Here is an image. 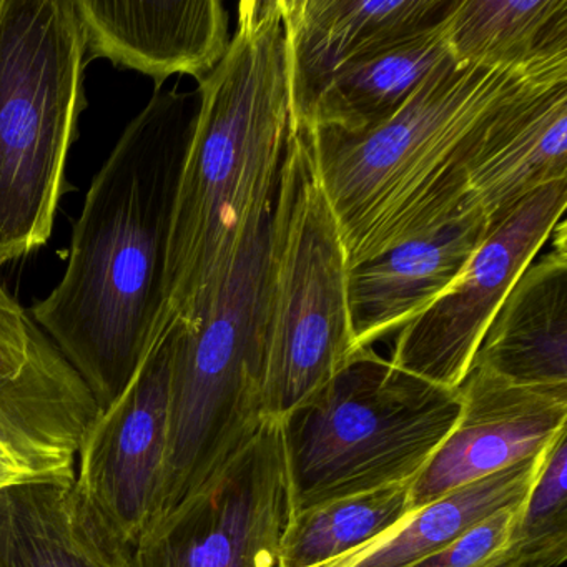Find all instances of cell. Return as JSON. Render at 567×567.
Returning a JSON list of instances; mask_svg holds the SVG:
<instances>
[{
    "label": "cell",
    "instance_id": "52a82bcc",
    "mask_svg": "<svg viewBox=\"0 0 567 567\" xmlns=\"http://www.w3.org/2000/svg\"><path fill=\"white\" fill-rule=\"evenodd\" d=\"M347 258L301 128H290L268 221L264 278L265 420L280 421L357 353Z\"/></svg>",
    "mask_w": 567,
    "mask_h": 567
},
{
    "label": "cell",
    "instance_id": "cb8c5ba5",
    "mask_svg": "<svg viewBox=\"0 0 567 567\" xmlns=\"http://www.w3.org/2000/svg\"><path fill=\"white\" fill-rule=\"evenodd\" d=\"M517 506L496 511L440 553L411 567H501Z\"/></svg>",
    "mask_w": 567,
    "mask_h": 567
},
{
    "label": "cell",
    "instance_id": "8992f818",
    "mask_svg": "<svg viewBox=\"0 0 567 567\" xmlns=\"http://www.w3.org/2000/svg\"><path fill=\"white\" fill-rule=\"evenodd\" d=\"M267 240L268 225L202 317L188 327H168V447L151 524L194 496L268 421L264 410Z\"/></svg>",
    "mask_w": 567,
    "mask_h": 567
},
{
    "label": "cell",
    "instance_id": "ffe728a7",
    "mask_svg": "<svg viewBox=\"0 0 567 567\" xmlns=\"http://www.w3.org/2000/svg\"><path fill=\"white\" fill-rule=\"evenodd\" d=\"M447 58L450 49L443 21L334 74L318 92L297 128L367 134L390 121Z\"/></svg>",
    "mask_w": 567,
    "mask_h": 567
},
{
    "label": "cell",
    "instance_id": "7a4b0ae2",
    "mask_svg": "<svg viewBox=\"0 0 567 567\" xmlns=\"http://www.w3.org/2000/svg\"><path fill=\"white\" fill-rule=\"evenodd\" d=\"M165 264L172 323L194 324L270 220L290 135L278 0H244L227 54L198 82Z\"/></svg>",
    "mask_w": 567,
    "mask_h": 567
},
{
    "label": "cell",
    "instance_id": "277c9868",
    "mask_svg": "<svg viewBox=\"0 0 567 567\" xmlns=\"http://www.w3.org/2000/svg\"><path fill=\"white\" fill-rule=\"evenodd\" d=\"M460 388L437 386L360 348L281 417L291 514L413 483L460 416Z\"/></svg>",
    "mask_w": 567,
    "mask_h": 567
},
{
    "label": "cell",
    "instance_id": "5bb4252c",
    "mask_svg": "<svg viewBox=\"0 0 567 567\" xmlns=\"http://www.w3.org/2000/svg\"><path fill=\"white\" fill-rule=\"evenodd\" d=\"M85 59L147 75L202 82L230 45V18L218 0H74Z\"/></svg>",
    "mask_w": 567,
    "mask_h": 567
},
{
    "label": "cell",
    "instance_id": "7402d4cb",
    "mask_svg": "<svg viewBox=\"0 0 567 567\" xmlns=\"http://www.w3.org/2000/svg\"><path fill=\"white\" fill-rule=\"evenodd\" d=\"M411 484L343 497L291 514L280 567H323L383 539L414 513Z\"/></svg>",
    "mask_w": 567,
    "mask_h": 567
},
{
    "label": "cell",
    "instance_id": "9a60e30c",
    "mask_svg": "<svg viewBox=\"0 0 567 567\" xmlns=\"http://www.w3.org/2000/svg\"><path fill=\"white\" fill-rule=\"evenodd\" d=\"M489 234L477 205L414 240L347 271V301L354 344L400 331L443 297Z\"/></svg>",
    "mask_w": 567,
    "mask_h": 567
},
{
    "label": "cell",
    "instance_id": "7c38bea8",
    "mask_svg": "<svg viewBox=\"0 0 567 567\" xmlns=\"http://www.w3.org/2000/svg\"><path fill=\"white\" fill-rule=\"evenodd\" d=\"M460 391L453 431L411 484L414 511L539 456L567 430V388L520 386L473 367Z\"/></svg>",
    "mask_w": 567,
    "mask_h": 567
},
{
    "label": "cell",
    "instance_id": "603a6c76",
    "mask_svg": "<svg viewBox=\"0 0 567 567\" xmlns=\"http://www.w3.org/2000/svg\"><path fill=\"white\" fill-rule=\"evenodd\" d=\"M567 559V430L544 451L514 513L501 567H559Z\"/></svg>",
    "mask_w": 567,
    "mask_h": 567
},
{
    "label": "cell",
    "instance_id": "6da1fadb",
    "mask_svg": "<svg viewBox=\"0 0 567 567\" xmlns=\"http://www.w3.org/2000/svg\"><path fill=\"white\" fill-rule=\"evenodd\" d=\"M198 94L155 87L92 178L58 287L29 315L97 403H114L171 327L165 264Z\"/></svg>",
    "mask_w": 567,
    "mask_h": 567
},
{
    "label": "cell",
    "instance_id": "e0dca14e",
    "mask_svg": "<svg viewBox=\"0 0 567 567\" xmlns=\"http://www.w3.org/2000/svg\"><path fill=\"white\" fill-rule=\"evenodd\" d=\"M550 237L553 247L517 278L473 361L520 386L567 388L566 221Z\"/></svg>",
    "mask_w": 567,
    "mask_h": 567
},
{
    "label": "cell",
    "instance_id": "d6986e66",
    "mask_svg": "<svg viewBox=\"0 0 567 567\" xmlns=\"http://www.w3.org/2000/svg\"><path fill=\"white\" fill-rule=\"evenodd\" d=\"M125 560L72 484H25L0 496V567H124Z\"/></svg>",
    "mask_w": 567,
    "mask_h": 567
},
{
    "label": "cell",
    "instance_id": "8fae6325",
    "mask_svg": "<svg viewBox=\"0 0 567 567\" xmlns=\"http://www.w3.org/2000/svg\"><path fill=\"white\" fill-rule=\"evenodd\" d=\"M99 414L89 388L0 280V437L55 484H72Z\"/></svg>",
    "mask_w": 567,
    "mask_h": 567
},
{
    "label": "cell",
    "instance_id": "44dd1931",
    "mask_svg": "<svg viewBox=\"0 0 567 567\" xmlns=\"http://www.w3.org/2000/svg\"><path fill=\"white\" fill-rule=\"evenodd\" d=\"M543 454L437 497L410 514L383 539L323 567H411L440 553L491 514L519 504L536 477Z\"/></svg>",
    "mask_w": 567,
    "mask_h": 567
},
{
    "label": "cell",
    "instance_id": "5b68a950",
    "mask_svg": "<svg viewBox=\"0 0 567 567\" xmlns=\"http://www.w3.org/2000/svg\"><path fill=\"white\" fill-rule=\"evenodd\" d=\"M85 68L74 0H0V270L54 230Z\"/></svg>",
    "mask_w": 567,
    "mask_h": 567
},
{
    "label": "cell",
    "instance_id": "ac0fdd59",
    "mask_svg": "<svg viewBox=\"0 0 567 567\" xmlns=\"http://www.w3.org/2000/svg\"><path fill=\"white\" fill-rule=\"evenodd\" d=\"M444 25L456 64L567 82V0H456Z\"/></svg>",
    "mask_w": 567,
    "mask_h": 567
},
{
    "label": "cell",
    "instance_id": "3957f363",
    "mask_svg": "<svg viewBox=\"0 0 567 567\" xmlns=\"http://www.w3.org/2000/svg\"><path fill=\"white\" fill-rule=\"evenodd\" d=\"M527 85L444 59L406 104L361 135L305 132L347 268L443 227L474 204L467 167L494 115ZM297 128V127H295Z\"/></svg>",
    "mask_w": 567,
    "mask_h": 567
},
{
    "label": "cell",
    "instance_id": "9c48e42d",
    "mask_svg": "<svg viewBox=\"0 0 567 567\" xmlns=\"http://www.w3.org/2000/svg\"><path fill=\"white\" fill-rule=\"evenodd\" d=\"M566 205L567 181L556 182L493 225L456 284L401 328L391 363L437 386L460 388L491 321L563 220Z\"/></svg>",
    "mask_w": 567,
    "mask_h": 567
},
{
    "label": "cell",
    "instance_id": "30bf717a",
    "mask_svg": "<svg viewBox=\"0 0 567 567\" xmlns=\"http://www.w3.org/2000/svg\"><path fill=\"white\" fill-rule=\"evenodd\" d=\"M168 337L124 393L99 411L82 437L72 483L105 536L125 554L154 517L168 447Z\"/></svg>",
    "mask_w": 567,
    "mask_h": 567
},
{
    "label": "cell",
    "instance_id": "d4e9b609",
    "mask_svg": "<svg viewBox=\"0 0 567 567\" xmlns=\"http://www.w3.org/2000/svg\"><path fill=\"white\" fill-rule=\"evenodd\" d=\"M52 483L48 474L0 437V496L25 484ZM55 484V483H54Z\"/></svg>",
    "mask_w": 567,
    "mask_h": 567
},
{
    "label": "cell",
    "instance_id": "4fadbf2b",
    "mask_svg": "<svg viewBox=\"0 0 567 567\" xmlns=\"http://www.w3.org/2000/svg\"><path fill=\"white\" fill-rule=\"evenodd\" d=\"M456 0H278L291 127L338 72L394 48L453 11Z\"/></svg>",
    "mask_w": 567,
    "mask_h": 567
},
{
    "label": "cell",
    "instance_id": "ba28073f",
    "mask_svg": "<svg viewBox=\"0 0 567 567\" xmlns=\"http://www.w3.org/2000/svg\"><path fill=\"white\" fill-rule=\"evenodd\" d=\"M291 519L280 421L142 534L124 567H280Z\"/></svg>",
    "mask_w": 567,
    "mask_h": 567
},
{
    "label": "cell",
    "instance_id": "2e32d148",
    "mask_svg": "<svg viewBox=\"0 0 567 567\" xmlns=\"http://www.w3.org/2000/svg\"><path fill=\"white\" fill-rule=\"evenodd\" d=\"M567 181V82L527 85L484 132L467 167V195L499 224L529 195Z\"/></svg>",
    "mask_w": 567,
    "mask_h": 567
}]
</instances>
